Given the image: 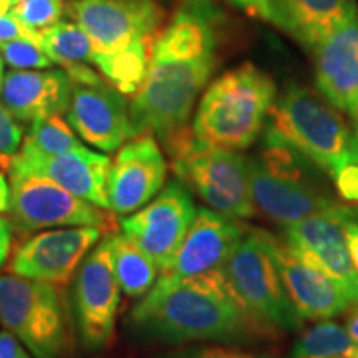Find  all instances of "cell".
<instances>
[{
	"instance_id": "obj_41",
	"label": "cell",
	"mask_w": 358,
	"mask_h": 358,
	"mask_svg": "<svg viewBox=\"0 0 358 358\" xmlns=\"http://www.w3.org/2000/svg\"><path fill=\"white\" fill-rule=\"evenodd\" d=\"M358 352V350H357ZM357 352L355 353H350V355H340V357H337V358H358L357 357Z\"/></svg>"
},
{
	"instance_id": "obj_32",
	"label": "cell",
	"mask_w": 358,
	"mask_h": 358,
	"mask_svg": "<svg viewBox=\"0 0 358 358\" xmlns=\"http://www.w3.org/2000/svg\"><path fill=\"white\" fill-rule=\"evenodd\" d=\"M161 358H271L261 353H250L237 350V348L226 347H204V348H187V350H179Z\"/></svg>"
},
{
	"instance_id": "obj_6",
	"label": "cell",
	"mask_w": 358,
	"mask_h": 358,
	"mask_svg": "<svg viewBox=\"0 0 358 358\" xmlns=\"http://www.w3.org/2000/svg\"><path fill=\"white\" fill-rule=\"evenodd\" d=\"M221 272L262 337L301 329L303 320L285 292L268 252L266 231L248 227Z\"/></svg>"
},
{
	"instance_id": "obj_21",
	"label": "cell",
	"mask_w": 358,
	"mask_h": 358,
	"mask_svg": "<svg viewBox=\"0 0 358 358\" xmlns=\"http://www.w3.org/2000/svg\"><path fill=\"white\" fill-rule=\"evenodd\" d=\"M71 88L73 82L64 69L12 70L3 75L0 98L17 122L32 124L66 113Z\"/></svg>"
},
{
	"instance_id": "obj_34",
	"label": "cell",
	"mask_w": 358,
	"mask_h": 358,
	"mask_svg": "<svg viewBox=\"0 0 358 358\" xmlns=\"http://www.w3.org/2000/svg\"><path fill=\"white\" fill-rule=\"evenodd\" d=\"M0 358H34V355L27 350L15 335L8 330H2L0 332Z\"/></svg>"
},
{
	"instance_id": "obj_27",
	"label": "cell",
	"mask_w": 358,
	"mask_h": 358,
	"mask_svg": "<svg viewBox=\"0 0 358 358\" xmlns=\"http://www.w3.org/2000/svg\"><path fill=\"white\" fill-rule=\"evenodd\" d=\"M82 146V143L62 115H53L30 124L20 150L27 155L55 156Z\"/></svg>"
},
{
	"instance_id": "obj_1",
	"label": "cell",
	"mask_w": 358,
	"mask_h": 358,
	"mask_svg": "<svg viewBox=\"0 0 358 358\" xmlns=\"http://www.w3.org/2000/svg\"><path fill=\"white\" fill-rule=\"evenodd\" d=\"M222 25L214 0H181L155 38L146 77L129 103L134 136L153 134L168 151L189 131L192 106L216 66Z\"/></svg>"
},
{
	"instance_id": "obj_24",
	"label": "cell",
	"mask_w": 358,
	"mask_h": 358,
	"mask_svg": "<svg viewBox=\"0 0 358 358\" xmlns=\"http://www.w3.org/2000/svg\"><path fill=\"white\" fill-rule=\"evenodd\" d=\"M153 43L140 42L115 55H96L93 57V65L120 93L134 95L146 77Z\"/></svg>"
},
{
	"instance_id": "obj_35",
	"label": "cell",
	"mask_w": 358,
	"mask_h": 358,
	"mask_svg": "<svg viewBox=\"0 0 358 358\" xmlns=\"http://www.w3.org/2000/svg\"><path fill=\"white\" fill-rule=\"evenodd\" d=\"M12 248V224L7 217L0 216V266L6 262Z\"/></svg>"
},
{
	"instance_id": "obj_25",
	"label": "cell",
	"mask_w": 358,
	"mask_h": 358,
	"mask_svg": "<svg viewBox=\"0 0 358 358\" xmlns=\"http://www.w3.org/2000/svg\"><path fill=\"white\" fill-rule=\"evenodd\" d=\"M40 48L53 64L70 70L93 64V45L87 32L73 22H57L40 32Z\"/></svg>"
},
{
	"instance_id": "obj_44",
	"label": "cell",
	"mask_w": 358,
	"mask_h": 358,
	"mask_svg": "<svg viewBox=\"0 0 358 358\" xmlns=\"http://www.w3.org/2000/svg\"><path fill=\"white\" fill-rule=\"evenodd\" d=\"M12 2H13V6H17V3H19L20 0H12Z\"/></svg>"
},
{
	"instance_id": "obj_29",
	"label": "cell",
	"mask_w": 358,
	"mask_h": 358,
	"mask_svg": "<svg viewBox=\"0 0 358 358\" xmlns=\"http://www.w3.org/2000/svg\"><path fill=\"white\" fill-rule=\"evenodd\" d=\"M64 0H20L12 8L22 24L37 32L55 25L64 15Z\"/></svg>"
},
{
	"instance_id": "obj_19",
	"label": "cell",
	"mask_w": 358,
	"mask_h": 358,
	"mask_svg": "<svg viewBox=\"0 0 358 358\" xmlns=\"http://www.w3.org/2000/svg\"><path fill=\"white\" fill-rule=\"evenodd\" d=\"M111 159L83 145L55 156L27 155L19 151L10 161L8 171L40 174L98 208L110 211L106 181Z\"/></svg>"
},
{
	"instance_id": "obj_16",
	"label": "cell",
	"mask_w": 358,
	"mask_h": 358,
	"mask_svg": "<svg viewBox=\"0 0 358 358\" xmlns=\"http://www.w3.org/2000/svg\"><path fill=\"white\" fill-rule=\"evenodd\" d=\"M266 243L285 292L302 320L335 319L352 307L338 285L287 241L266 232Z\"/></svg>"
},
{
	"instance_id": "obj_31",
	"label": "cell",
	"mask_w": 358,
	"mask_h": 358,
	"mask_svg": "<svg viewBox=\"0 0 358 358\" xmlns=\"http://www.w3.org/2000/svg\"><path fill=\"white\" fill-rule=\"evenodd\" d=\"M236 8L285 32V17L280 0H227Z\"/></svg>"
},
{
	"instance_id": "obj_43",
	"label": "cell",
	"mask_w": 358,
	"mask_h": 358,
	"mask_svg": "<svg viewBox=\"0 0 358 358\" xmlns=\"http://www.w3.org/2000/svg\"><path fill=\"white\" fill-rule=\"evenodd\" d=\"M355 136H357V145H358V128H355Z\"/></svg>"
},
{
	"instance_id": "obj_45",
	"label": "cell",
	"mask_w": 358,
	"mask_h": 358,
	"mask_svg": "<svg viewBox=\"0 0 358 358\" xmlns=\"http://www.w3.org/2000/svg\"><path fill=\"white\" fill-rule=\"evenodd\" d=\"M357 357H358V352H357Z\"/></svg>"
},
{
	"instance_id": "obj_4",
	"label": "cell",
	"mask_w": 358,
	"mask_h": 358,
	"mask_svg": "<svg viewBox=\"0 0 358 358\" xmlns=\"http://www.w3.org/2000/svg\"><path fill=\"white\" fill-rule=\"evenodd\" d=\"M275 98V82L267 71L254 64L236 66L206 90L192 120V138L206 146L245 150L262 134Z\"/></svg>"
},
{
	"instance_id": "obj_28",
	"label": "cell",
	"mask_w": 358,
	"mask_h": 358,
	"mask_svg": "<svg viewBox=\"0 0 358 358\" xmlns=\"http://www.w3.org/2000/svg\"><path fill=\"white\" fill-rule=\"evenodd\" d=\"M0 53H2L3 62H7L15 70H45L53 65V62L40 48V45L27 38L2 42Z\"/></svg>"
},
{
	"instance_id": "obj_17",
	"label": "cell",
	"mask_w": 358,
	"mask_h": 358,
	"mask_svg": "<svg viewBox=\"0 0 358 358\" xmlns=\"http://www.w3.org/2000/svg\"><path fill=\"white\" fill-rule=\"evenodd\" d=\"M66 120L83 141L105 153L134 138L127 98L106 82L73 83Z\"/></svg>"
},
{
	"instance_id": "obj_36",
	"label": "cell",
	"mask_w": 358,
	"mask_h": 358,
	"mask_svg": "<svg viewBox=\"0 0 358 358\" xmlns=\"http://www.w3.org/2000/svg\"><path fill=\"white\" fill-rule=\"evenodd\" d=\"M345 234L348 249H350L352 259L355 262L358 271V219H347L345 221Z\"/></svg>"
},
{
	"instance_id": "obj_33",
	"label": "cell",
	"mask_w": 358,
	"mask_h": 358,
	"mask_svg": "<svg viewBox=\"0 0 358 358\" xmlns=\"http://www.w3.org/2000/svg\"><path fill=\"white\" fill-rule=\"evenodd\" d=\"M27 38L40 45V32L29 29L25 24L17 19L12 10L0 17V43L8 42V40Z\"/></svg>"
},
{
	"instance_id": "obj_37",
	"label": "cell",
	"mask_w": 358,
	"mask_h": 358,
	"mask_svg": "<svg viewBox=\"0 0 358 358\" xmlns=\"http://www.w3.org/2000/svg\"><path fill=\"white\" fill-rule=\"evenodd\" d=\"M345 329L350 335L352 342L358 347V306H353V310L348 313Z\"/></svg>"
},
{
	"instance_id": "obj_23",
	"label": "cell",
	"mask_w": 358,
	"mask_h": 358,
	"mask_svg": "<svg viewBox=\"0 0 358 358\" xmlns=\"http://www.w3.org/2000/svg\"><path fill=\"white\" fill-rule=\"evenodd\" d=\"M111 259L120 287L128 297H141L155 285L159 268L153 259L123 232L110 234Z\"/></svg>"
},
{
	"instance_id": "obj_14",
	"label": "cell",
	"mask_w": 358,
	"mask_h": 358,
	"mask_svg": "<svg viewBox=\"0 0 358 358\" xmlns=\"http://www.w3.org/2000/svg\"><path fill=\"white\" fill-rule=\"evenodd\" d=\"M101 227L80 226L38 232L13 254L10 272L25 279L66 285L88 252L101 241Z\"/></svg>"
},
{
	"instance_id": "obj_10",
	"label": "cell",
	"mask_w": 358,
	"mask_h": 358,
	"mask_svg": "<svg viewBox=\"0 0 358 358\" xmlns=\"http://www.w3.org/2000/svg\"><path fill=\"white\" fill-rule=\"evenodd\" d=\"M70 15L92 40L93 57L155 42L161 22L155 0H73Z\"/></svg>"
},
{
	"instance_id": "obj_18",
	"label": "cell",
	"mask_w": 358,
	"mask_h": 358,
	"mask_svg": "<svg viewBox=\"0 0 358 358\" xmlns=\"http://www.w3.org/2000/svg\"><path fill=\"white\" fill-rule=\"evenodd\" d=\"M248 231L237 219L222 216L213 209H198L189 231L174 254L166 271L158 279L173 282L217 271Z\"/></svg>"
},
{
	"instance_id": "obj_3",
	"label": "cell",
	"mask_w": 358,
	"mask_h": 358,
	"mask_svg": "<svg viewBox=\"0 0 358 358\" xmlns=\"http://www.w3.org/2000/svg\"><path fill=\"white\" fill-rule=\"evenodd\" d=\"M264 131V141L289 148L332 179L358 163L355 131L324 96L299 85H289L275 98Z\"/></svg>"
},
{
	"instance_id": "obj_38",
	"label": "cell",
	"mask_w": 358,
	"mask_h": 358,
	"mask_svg": "<svg viewBox=\"0 0 358 358\" xmlns=\"http://www.w3.org/2000/svg\"><path fill=\"white\" fill-rule=\"evenodd\" d=\"M8 182L6 176L0 173V213H6L8 211Z\"/></svg>"
},
{
	"instance_id": "obj_26",
	"label": "cell",
	"mask_w": 358,
	"mask_h": 358,
	"mask_svg": "<svg viewBox=\"0 0 358 358\" xmlns=\"http://www.w3.org/2000/svg\"><path fill=\"white\" fill-rule=\"evenodd\" d=\"M357 350L345 327L329 319L307 329L294 343L289 358H337Z\"/></svg>"
},
{
	"instance_id": "obj_40",
	"label": "cell",
	"mask_w": 358,
	"mask_h": 358,
	"mask_svg": "<svg viewBox=\"0 0 358 358\" xmlns=\"http://www.w3.org/2000/svg\"><path fill=\"white\" fill-rule=\"evenodd\" d=\"M3 58H2V53H0V85H2V80H3Z\"/></svg>"
},
{
	"instance_id": "obj_2",
	"label": "cell",
	"mask_w": 358,
	"mask_h": 358,
	"mask_svg": "<svg viewBox=\"0 0 358 358\" xmlns=\"http://www.w3.org/2000/svg\"><path fill=\"white\" fill-rule=\"evenodd\" d=\"M133 332L148 342L248 343L262 337L221 268L173 282L158 279L129 313Z\"/></svg>"
},
{
	"instance_id": "obj_13",
	"label": "cell",
	"mask_w": 358,
	"mask_h": 358,
	"mask_svg": "<svg viewBox=\"0 0 358 358\" xmlns=\"http://www.w3.org/2000/svg\"><path fill=\"white\" fill-rule=\"evenodd\" d=\"M358 219V209L313 214L284 227V239L302 256L310 259L358 306V271L348 249L345 221Z\"/></svg>"
},
{
	"instance_id": "obj_8",
	"label": "cell",
	"mask_w": 358,
	"mask_h": 358,
	"mask_svg": "<svg viewBox=\"0 0 358 358\" xmlns=\"http://www.w3.org/2000/svg\"><path fill=\"white\" fill-rule=\"evenodd\" d=\"M0 322L34 358H65L69 353V322L58 285L0 275Z\"/></svg>"
},
{
	"instance_id": "obj_22",
	"label": "cell",
	"mask_w": 358,
	"mask_h": 358,
	"mask_svg": "<svg viewBox=\"0 0 358 358\" xmlns=\"http://www.w3.org/2000/svg\"><path fill=\"white\" fill-rule=\"evenodd\" d=\"M285 34L308 52L358 15L357 0H280Z\"/></svg>"
},
{
	"instance_id": "obj_5",
	"label": "cell",
	"mask_w": 358,
	"mask_h": 358,
	"mask_svg": "<svg viewBox=\"0 0 358 358\" xmlns=\"http://www.w3.org/2000/svg\"><path fill=\"white\" fill-rule=\"evenodd\" d=\"M313 169L320 168L289 148L264 141L261 155L249 158L250 192L256 209L287 227L313 214L353 208L335 199Z\"/></svg>"
},
{
	"instance_id": "obj_42",
	"label": "cell",
	"mask_w": 358,
	"mask_h": 358,
	"mask_svg": "<svg viewBox=\"0 0 358 358\" xmlns=\"http://www.w3.org/2000/svg\"><path fill=\"white\" fill-rule=\"evenodd\" d=\"M352 118H353V122H355V128H358V113L353 115Z\"/></svg>"
},
{
	"instance_id": "obj_12",
	"label": "cell",
	"mask_w": 358,
	"mask_h": 358,
	"mask_svg": "<svg viewBox=\"0 0 358 358\" xmlns=\"http://www.w3.org/2000/svg\"><path fill=\"white\" fill-rule=\"evenodd\" d=\"M198 208L179 179L169 182L150 203L122 219V232L166 271L189 231Z\"/></svg>"
},
{
	"instance_id": "obj_7",
	"label": "cell",
	"mask_w": 358,
	"mask_h": 358,
	"mask_svg": "<svg viewBox=\"0 0 358 358\" xmlns=\"http://www.w3.org/2000/svg\"><path fill=\"white\" fill-rule=\"evenodd\" d=\"M168 155L173 171L213 211L231 219H248L256 213L250 192L249 158L234 150L201 145L191 129Z\"/></svg>"
},
{
	"instance_id": "obj_11",
	"label": "cell",
	"mask_w": 358,
	"mask_h": 358,
	"mask_svg": "<svg viewBox=\"0 0 358 358\" xmlns=\"http://www.w3.org/2000/svg\"><path fill=\"white\" fill-rule=\"evenodd\" d=\"M120 287L111 259V239H101L83 259L75 280V310L83 345L103 350L113 340Z\"/></svg>"
},
{
	"instance_id": "obj_20",
	"label": "cell",
	"mask_w": 358,
	"mask_h": 358,
	"mask_svg": "<svg viewBox=\"0 0 358 358\" xmlns=\"http://www.w3.org/2000/svg\"><path fill=\"white\" fill-rule=\"evenodd\" d=\"M320 95L338 111L358 113V15L310 52Z\"/></svg>"
},
{
	"instance_id": "obj_39",
	"label": "cell",
	"mask_w": 358,
	"mask_h": 358,
	"mask_svg": "<svg viewBox=\"0 0 358 358\" xmlns=\"http://www.w3.org/2000/svg\"><path fill=\"white\" fill-rule=\"evenodd\" d=\"M13 7H15V6H13L12 0H0V17L10 12Z\"/></svg>"
},
{
	"instance_id": "obj_30",
	"label": "cell",
	"mask_w": 358,
	"mask_h": 358,
	"mask_svg": "<svg viewBox=\"0 0 358 358\" xmlns=\"http://www.w3.org/2000/svg\"><path fill=\"white\" fill-rule=\"evenodd\" d=\"M24 141V129L3 101H0V168L8 171L13 156L19 153Z\"/></svg>"
},
{
	"instance_id": "obj_9",
	"label": "cell",
	"mask_w": 358,
	"mask_h": 358,
	"mask_svg": "<svg viewBox=\"0 0 358 358\" xmlns=\"http://www.w3.org/2000/svg\"><path fill=\"white\" fill-rule=\"evenodd\" d=\"M8 213L20 231L93 226L110 229L111 214L40 174L8 171Z\"/></svg>"
},
{
	"instance_id": "obj_15",
	"label": "cell",
	"mask_w": 358,
	"mask_h": 358,
	"mask_svg": "<svg viewBox=\"0 0 358 358\" xmlns=\"http://www.w3.org/2000/svg\"><path fill=\"white\" fill-rule=\"evenodd\" d=\"M168 164L153 134H138L120 148L106 181L110 211L131 214L163 189Z\"/></svg>"
}]
</instances>
